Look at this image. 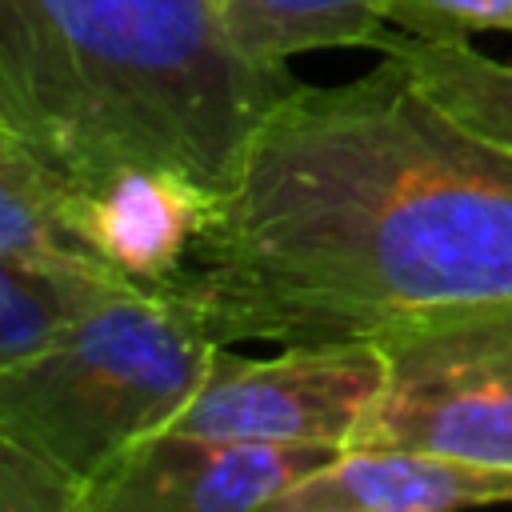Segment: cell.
<instances>
[{"mask_svg":"<svg viewBox=\"0 0 512 512\" xmlns=\"http://www.w3.org/2000/svg\"><path fill=\"white\" fill-rule=\"evenodd\" d=\"M220 344H380L512 300V144L392 52L344 84L280 92L156 288Z\"/></svg>","mask_w":512,"mask_h":512,"instance_id":"6da1fadb","label":"cell"},{"mask_svg":"<svg viewBox=\"0 0 512 512\" xmlns=\"http://www.w3.org/2000/svg\"><path fill=\"white\" fill-rule=\"evenodd\" d=\"M292 84L232 48L216 0H0V108L72 188L148 164L220 192Z\"/></svg>","mask_w":512,"mask_h":512,"instance_id":"7a4b0ae2","label":"cell"},{"mask_svg":"<svg viewBox=\"0 0 512 512\" xmlns=\"http://www.w3.org/2000/svg\"><path fill=\"white\" fill-rule=\"evenodd\" d=\"M220 344L172 296L116 288L48 344L0 368V444L52 472L76 500L188 404Z\"/></svg>","mask_w":512,"mask_h":512,"instance_id":"3957f363","label":"cell"},{"mask_svg":"<svg viewBox=\"0 0 512 512\" xmlns=\"http://www.w3.org/2000/svg\"><path fill=\"white\" fill-rule=\"evenodd\" d=\"M388 372L352 444L432 448L512 472V300L380 340Z\"/></svg>","mask_w":512,"mask_h":512,"instance_id":"277c9868","label":"cell"},{"mask_svg":"<svg viewBox=\"0 0 512 512\" xmlns=\"http://www.w3.org/2000/svg\"><path fill=\"white\" fill-rule=\"evenodd\" d=\"M384 372V348L368 340L284 344L276 356L260 360L220 348L208 376L164 432L348 448L384 388Z\"/></svg>","mask_w":512,"mask_h":512,"instance_id":"5b68a950","label":"cell"},{"mask_svg":"<svg viewBox=\"0 0 512 512\" xmlns=\"http://www.w3.org/2000/svg\"><path fill=\"white\" fill-rule=\"evenodd\" d=\"M340 448L156 432L140 440L80 512H252L272 508Z\"/></svg>","mask_w":512,"mask_h":512,"instance_id":"8992f818","label":"cell"},{"mask_svg":"<svg viewBox=\"0 0 512 512\" xmlns=\"http://www.w3.org/2000/svg\"><path fill=\"white\" fill-rule=\"evenodd\" d=\"M216 192L172 168H116L72 188V224L92 256L136 288H164L208 228Z\"/></svg>","mask_w":512,"mask_h":512,"instance_id":"52a82bcc","label":"cell"},{"mask_svg":"<svg viewBox=\"0 0 512 512\" xmlns=\"http://www.w3.org/2000/svg\"><path fill=\"white\" fill-rule=\"evenodd\" d=\"M512 472L404 444H348L272 512H448L476 504H508Z\"/></svg>","mask_w":512,"mask_h":512,"instance_id":"ba28073f","label":"cell"},{"mask_svg":"<svg viewBox=\"0 0 512 512\" xmlns=\"http://www.w3.org/2000/svg\"><path fill=\"white\" fill-rule=\"evenodd\" d=\"M0 256L76 280L124 284L80 240L72 184L16 132H0Z\"/></svg>","mask_w":512,"mask_h":512,"instance_id":"9c48e42d","label":"cell"},{"mask_svg":"<svg viewBox=\"0 0 512 512\" xmlns=\"http://www.w3.org/2000/svg\"><path fill=\"white\" fill-rule=\"evenodd\" d=\"M392 0H224L220 20L232 48L260 68H288L316 48H372L388 28Z\"/></svg>","mask_w":512,"mask_h":512,"instance_id":"30bf717a","label":"cell"},{"mask_svg":"<svg viewBox=\"0 0 512 512\" xmlns=\"http://www.w3.org/2000/svg\"><path fill=\"white\" fill-rule=\"evenodd\" d=\"M372 48L400 56L436 100H444L452 112H460L476 128L512 144V64L508 60L484 56L480 48H472V40H420L396 28H384Z\"/></svg>","mask_w":512,"mask_h":512,"instance_id":"8fae6325","label":"cell"},{"mask_svg":"<svg viewBox=\"0 0 512 512\" xmlns=\"http://www.w3.org/2000/svg\"><path fill=\"white\" fill-rule=\"evenodd\" d=\"M132 284H96L0 256V368L48 344L84 304Z\"/></svg>","mask_w":512,"mask_h":512,"instance_id":"7c38bea8","label":"cell"},{"mask_svg":"<svg viewBox=\"0 0 512 512\" xmlns=\"http://www.w3.org/2000/svg\"><path fill=\"white\" fill-rule=\"evenodd\" d=\"M388 28L420 40H472L488 32L512 36V0H392Z\"/></svg>","mask_w":512,"mask_h":512,"instance_id":"4fadbf2b","label":"cell"},{"mask_svg":"<svg viewBox=\"0 0 512 512\" xmlns=\"http://www.w3.org/2000/svg\"><path fill=\"white\" fill-rule=\"evenodd\" d=\"M0 512H76V500L52 472L0 444Z\"/></svg>","mask_w":512,"mask_h":512,"instance_id":"5bb4252c","label":"cell"},{"mask_svg":"<svg viewBox=\"0 0 512 512\" xmlns=\"http://www.w3.org/2000/svg\"><path fill=\"white\" fill-rule=\"evenodd\" d=\"M0 132H16V128H12V120H8V112H4V108H0ZM16 136H20V132H16Z\"/></svg>","mask_w":512,"mask_h":512,"instance_id":"9a60e30c","label":"cell"},{"mask_svg":"<svg viewBox=\"0 0 512 512\" xmlns=\"http://www.w3.org/2000/svg\"><path fill=\"white\" fill-rule=\"evenodd\" d=\"M216 4H224V0H216Z\"/></svg>","mask_w":512,"mask_h":512,"instance_id":"2e32d148","label":"cell"}]
</instances>
